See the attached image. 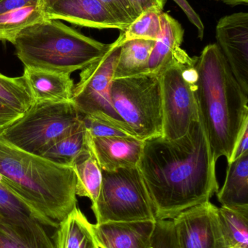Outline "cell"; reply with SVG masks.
Returning <instances> with one entry per match:
<instances>
[{
  "mask_svg": "<svg viewBox=\"0 0 248 248\" xmlns=\"http://www.w3.org/2000/svg\"><path fill=\"white\" fill-rule=\"evenodd\" d=\"M215 163L199 121L177 140L163 136L144 142L138 165L157 221L171 220L182 211L208 202L219 190Z\"/></svg>",
  "mask_w": 248,
  "mask_h": 248,
  "instance_id": "cell-1",
  "label": "cell"
},
{
  "mask_svg": "<svg viewBox=\"0 0 248 248\" xmlns=\"http://www.w3.org/2000/svg\"><path fill=\"white\" fill-rule=\"evenodd\" d=\"M195 94L202 124L216 162L230 161L236 143L248 122V95L233 75L217 44L196 57Z\"/></svg>",
  "mask_w": 248,
  "mask_h": 248,
  "instance_id": "cell-2",
  "label": "cell"
},
{
  "mask_svg": "<svg viewBox=\"0 0 248 248\" xmlns=\"http://www.w3.org/2000/svg\"><path fill=\"white\" fill-rule=\"evenodd\" d=\"M0 181L46 227L56 229L77 207L72 168L23 151L1 138Z\"/></svg>",
  "mask_w": 248,
  "mask_h": 248,
  "instance_id": "cell-3",
  "label": "cell"
},
{
  "mask_svg": "<svg viewBox=\"0 0 248 248\" xmlns=\"http://www.w3.org/2000/svg\"><path fill=\"white\" fill-rule=\"evenodd\" d=\"M27 68L69 74L101 58L112 44H103L61 23L46 18L22 31L14 43Z\"/></svg>",
  "mask_w": 248,
  "mask_h": 248,
  "instance_id": "cell-4",
  "label": "cell"
},
{
  "mask_svg": "<svg viewBox=\"0 0 248 248\" xmlns=\"http://www.w3.org/2000/svg\"><path fill=\"white\" fill-rule=\"evenodd\" d=\"M83 122V115L72 101L33 103L18 119L0 130V138L20 150L40 156Z\"/></svg>",
  "mask_w": 248,
  "mask_h": 248,
  "instance_id": "cell-5",
  "label": "cell"
},
{
  "mask_svg": "<svg viewBox=\"0 0 248 248\" xmlns=\"http://www.w3.org/2000/svg\"><path fill=\"white\" fill-rule=\"evenodd\" d=\"M110 96L114 109L134 137L145 141L163 135L160 74L113 79Z\"/></svg>",
  "mask_w": 248,
  "mask_h": 248,
  "instance_id": "cell-6",
  "label": "cell"
},
{
  "mask_svg": "<svg viewBox=\"0 0 248 248\" xmlns=\"http://www.w3.org/2000/svg\"><path fill=\"white\" fill-rule=\"evenodd\" d=\"M100 193L91 207L96 224L156 221L154 207L138 167L101 170Z\"/></svg>",
  "mask_w": 248,
  "mask_h": 248,
  "instance_id": "cell-7",
  "label": "cell"
},
{
  "mask_svg": "<svg viewBox=\"0 0 248 248\" xmlns=\"http://www.w3.org/2000/svg\"><path fill=\"white\" fill-rule=\"evenodd\" d=\"M196 57L189 56L181 48L160 72L163 104V137L177 140L199 121L195 98Z\"/></svg>",
  "mask_w": 248,
  "mask_h": 248,
  "instance_id": "cell-8",
  "label": "cell"
},
{
  "mask_svg": "<svg viewBox=\"0 0 248 248\" xmlns=\"http://www.w3.org/2000/svg\"><path fill=\"white\" fill-rule=\"evenodd\" d=\"M121 45L119 35L103 56L82 70L80 81L73 90L71 101L82 115L107 121L133 137L115 111L111 100V86Z\"/></svg>",
  "mask_w": 248,
  "mask_h": 248,
  "instance_id": "cell-9",
  "label": "cell"
},
{
  "mask_svg": "<svg viewBox=\"0 0 248 248\" xmlns=\"http://www.w3.org/2000/svg\"><path fill=\"white\" fill-rule=\"evenodd\" d=\"M171 220L180 248H229L218 208L210 201L188 208Z\"/></svg>",
  "mask_w": 248,
  "mask_h": 248,
  "instance_id": "cell-10",
  "label": "cell"
},
{
  "mask_svg": "<svg viewBox=\"0 0 248 248\" xmlns=\"http://www.w3.org/2000/svg\"><path fill=\"white\" fill-rule=\"evenodd\" d=\"M216 39L233 75L248 95V13L221 17L216 26Z\"/></svg>",
  "mask_w": 248,
  "mask_h": 248,
  "instance_id": "cell-11",
  "label": "cell"
},
{
  "mask_svg": "<svg viewBox=\"0 0 248 248\" xmlns=\"http://www.w3.org/2000/svg\"><path fill=\"white\" fill-rule=\"evenodd\" d=\"M87 142L101 170L112 171L122 168L138 167L144 141L131 136L90 137Z\"/></svg>",
  "mask_w": 248,
  "mask_h": 248,
  "instance_id": "cell-12",
  "label": "cell"
},
{
  "mask_svg": "<svg viewBox=\"0 0 248 248\" xmlns=\"http://www.w3.org/2000/svg\"><path fill=\"white\" fill-rule=\"evenodd\" d=\"M45 16L48 19L64 20L77 26L125 31L99 0H58L45 10Z\"/></svg>",
  "mask_w": 248,
  "mask_h": 248,
  "instance_id": "cell-13",
  "label": "cell"
},
{
  "mask_svg": "<svg viewBox=\"0 0 248 248\" xmlns=\"http://www.w3.org/2000/svg\"><path fill=\"white\" fill-rule=\"evenodd\" d=\"M44 225L29 214H0V248H55Z\"/></svg>",
  "mask_w": 248,
  "mask_h": 248,
  "instance_id": "cell-14",
  "label": "cell"
},
{
  "mask_svg": "<svg viewBox=\"0 0 248 248\" xmlns=\"http://www.w3.org/2000/svg\"><path fill=\"white\" fill-rule=\"evenodd\" d=\"M156 221L93 224L98 246L99 248H149Z\"/></svg>",
  "mask_w": 248,
  "mask_h": 248,
  "instance_id": "cell-15",
  "label": "cell"
},
{
  "mask_svg": "<svg viewBox=\"0 0 248 248\" xmlns=\"http://www.w3.org/2000/svg\"><path fill=\"white\" fill-rule=\"evenodd\" d=\"M23 77L34 103L71 101L74 84L71 74L25 67Z\"/></svg>",
  "mask_w": 248,
  "mask_h": 248,
  "instance_id": "cell-16",
  "label": "cell"
},
{
  "mask_svg": "<svg viewBox=\"0 0 248 248\" xmlns=\"http://www.w3.org/2000/svg\"><path fill=\"white\" fill-rule=\"evenodd\" d=\"M184 30L176 19L163 12L161 14V31L156 39L149 61V71L160 74L181 49Z\"/></svg>",
  "mask_w": 248,
  "mask_h": 248,
  "instance_id": "cell-17",
  "label": "cell"
},
{
  "mask_svg": "<svg viewBox=\"0 0 248 248\" xmlns=\"http://www.w3.org/2000/svg\"><path fill=\"white\" fill-rule=\"evenodd\" d=\"M54 244L55 248H96L93 224L76 207L58 222Z\"/></svg>",
  "mask_w": 248,
  "mask_h": 248,
  "instance_id": "cell-18",
  "label": "cell"
},
{
  "mask_svg": "<svg viewBox=\"0 0 248 248\" xmlns=\"http://www.w3.org/2000/svg\"><path fill=\"white\" fill-rule=\"evenodd\" d=\"M154 43L155 41L147 39H132L122 43L114 73V79L149 72V61Z\"/></svg>",
  "mask_w": 248,
  "mask_h": 248,
  "instance_id": "cell-19",
  "label": "cell"
},
{
  "mask_svg": "<svg viewBox=\"0 0 248 248\" xmlns=\"http://www.w3.org/2000/svg\"><path fill=\"white\" fill-rule=\"evenodd\" d=\"M216 194L221 205L248 207V152L228 164L225 182Z\"/></svg>",
  "mask_w": 248,
  "mask_h": 248,
  "instance_id": "cell-20",
  "label": "cell"
},
{
  "mask_svg": "<svg viewBox=\"0 0 248 248\" xmlns=\"http://www.w3.org/2000/svg\"><path fill=\"white\" fill-rule=\"evenodd\" d=\"M77 177L76 195L87 198L91 201V207L96 204L101 186V169L94 156L87 148L82 152L71 163Z\"/></svg>",
  "mask_w": 248,
  "mask_h": 248,
  "instance_id": "cell-21",
  "label": "cell"
},
{
  "mask_svg": "<svg viewBox=\"0 0 248 248\" xmlns=\"http://www.w3.org/2000/svg\"><path fill=\"white\" fill-rule=\"evenodd\" d=\"M39 3L0 14V41L14 45L19 33L26 28L46 19Z\"/></svg>",
  "mask_w": 248,
  "mask_h": 248,
  "instance_id": "cell-22",
  "label": "cell"
},
{
  "mask_svg": "<svg viewBox=\"0 0 248 248\" xmlns=\"http://www.w3.org/2000/svg\"><path fill=\"white\" fill-rule=\"evenodd\" d=\"M87 148V131L83 122L74 131L50 146L40 156L55 164L71 167L74 159Z\"/></svg>",
  "mask_w": 248,
  "mask_h": 248,
  "instance_id": "cell-23",
  "label": "cell"
},
{
  "mask_svg": "<svg viewBox=\"0 0 248 248\" xmlns=\"http://www.w3.org/2000/svg\"><path fill=\"white\" fill-rule=\"evenodd\" d=\"M218 216L229 248H248V207L221 205Z\"/></svg>",
  "mask_w": 248,
  "mask_h": 248,
  "instance_id": "cell-24",
  "label": "cell"
},
{
  "mask_svg": "<svg viewBox=\"0 0 248 248\" xmlns=\"http://www.w3.org/2000/svg\"><path fill=\"white\" fill-rule=\"evenodd\" d=\"M0 103L20 114L33 105V97L23 76L10 78L0 74Z\"/></svg>",
  "mask_w": 248,
  "mask_h": 248,
  "instance_id": "cell-25",
  "label": "cell"
},
{
  "mask_svg": "<svg viewBox=\"0 0 248 248\" xmlns=\"http://www.w3.org/2000/svg\"><path fill=\"white\" fill-rule=\"evenodd\" d=\"M163 10L151 8L141 13L121 33L122 44L132 39L156 41L161 31V14Z\"/></svg>",
  "mask_w": 248,
  "mask_h": 248,
  "instance_id": "cell-26",
  "label": "cell"
},
{
  "mask_svg": "<svg viewBox=\"0 0 248 248\" xmlns=\"http://www.w3.org/2000/svg\"><path fill=\"white\" fill-rule=\"evenodd\" d=\"M87 134L90 137H127L131 136L115 124L87 115H83ZM132 137V136H131Z\"/></svg>",
  "mask_w": 248,
  "mask_h": 248,
  "instance_id": "cell-27",
  "label": "cell"
},
{
  "mask_svg": "<svg viewBox=\"0 0 248 248\" xmlns=\"http://www.w3.org/2000/svg\"><path fill=\"white\" fill-rule=\"evenodd\" d=\"M115 19L125 27L128 26L139 16L128 0H99Z\"/></svg>",
  "mask_w": 248,
  "mask_h": 248,
  "instance_id": "cell-28",
  "label": "cell"
},
{
  "mask_svg": "<svg viewBox=\"0 0 248 248\" xmlns=\"http://www.w3.org/2000/svg\"><path fill=\"white\" fill-rule=\"evenodd\" d=\"M149 248H180L176 240L172 220L156 221Z\"/></svg>",
  "mask_w": 248,
  "mask_h": 248,
  "instance_id": "cell-29",
  "label": "cell"
},
{
  "mask_svg": "<svg viewBox=\"0 0 248 248\" xmlns=\"http://www.w3.org/2000/svg\"><path fill=\"white\" fill-rule=\"evenodd\" d=\"M0 214H4V215L29 214L34 217L31 210L1 181H0Z\"/></svg>",
  "mask_w": 248,
  "mask_h": 248,
  "instance_id": "cell-30",
  "label": "cell"
},
{
  "mask_svg": "<svg viewBox=\"0 0 248 248\" xmlns=\"http://www.w3.org/2000/svg\"><path fill=\"white\" fill-rule=\"evenodd\" d=\"M173 1L182 9V10L184 12L185 14L187 16L189 21L198 29V36L201 40H202L204 36V31H205V27H204L203 23L199 17V15L192 8V6L189 4L186 0H173Z\"/></svg>",
  "mask_w": 248,
  "mask_h": 248,
  "instance_id": "cell-31",
  "label": "cell"
},
{
  "mask_svg": "<svg viewBox=\"0 0 248 248\" xmlns=\"http://www.w3.org/2000/svg\"><path fill=\"white\" fill-rule=\"evenodd\" d=\"M247 152H248V122L245 124L240 133V137H238L234 152L228 164L232 163Z\"/></svg>",
  "mask_w": 248,
  "mask_h": 248,
  "instance_id": "cell-32",
  "label": "cell"
},
{
  "mask_svg": "<svg viewBox=\"0 0 248 248\" xmlns=\"http://www.w3.org/2000/svg\"><path fill=\"white\" fill-rule=\"evenodd\" d=\"M138 15L151 8L163 10L165 4V0H128Z\"/></svg>",
  "mask_w": 248,
  "mask_h": 248,
  "instance_id": "cell-33",
  "label": "cell"
},
{
  "mask_svg": "<svg viewBox=\"0 0 248 248\" xmlns=\"http://www.w3.org/2000/svg\"><path fill=\"white\" fill-rule=\"evenodd\" d=\"M22 114L0 103V130L18 119Z\"/></svg>",
  "mask_w": 248,
  "mask_h": 248,
  "instance_id": "cell-34",
  "label": "cell"
},
{
  "mask_svg": "<svg viewBox=\"0 0 248 248\" xmlns=\"http://www.w3.org/2000/svg\"><path fill=\"white\" fill-rule=\"evenodd\" d=\"M36 3L39 0H0V14Z\"/></svg>",
  "mask_w": 248,
  "mask_h": 248,
  "instance_id": "cell-35",
  "label": "cell"
},
{
  "mask_svg": "<svg viewBox=\"0 0 248 248\" xmlns=\"http://www.w3.org/2000/svg\"><path fill=\"white\" fill-rule=\"evenodd\" d=\"M221 1L230 6L241 5V4L247 5L248 4V0H221Z\"/></svg>",
  "mask_w": 248,
  "mask_h": 248,
  "instance_id": "cell-36",
  "label": "cell"
},
{
  "mask_svg": "<svg viewBox=\"0 0 248 248\" xmlns=\"http://www.w3.org/2000/svg\"><path fill=\"white\" fill-rule=\"evenodd\" d=\"M57 1H58V0H39V4L45 13V10L51 7Z\"/></svg>",
  "mask_w": 248,
  "mask_h": 248,
  "instance_id": "cell-37",
  "label": "cell"
},
{
  "mask_svg": "<svg viewBox=\"0 0 248 248\" xmlns=\"http://www.w3.org/2000/svg\"><path fill=\"white\" fill-rule=\"evenodd\" d=\"M229 248H238V247H230Z\"/></svg>",
  "mask_w": 248,
  "mask_h": 248,
  "instance_id": "cell-38",
  "label": "cell"
},
{
  "mask_svg": "<svg viewBox=\"0 0 248 248\" xmlns=\"http://www.w3.org/2000/svg\"><path fill=\"white\" fill-rule=\"evenodd\" d=\"M99 248V247H98V248Z\"/></svg>",
  "mask_w": 248,
  "mask_h": 248,
  "instance_id": "cell-39",
  "label": "cell"
}]
</instances>
